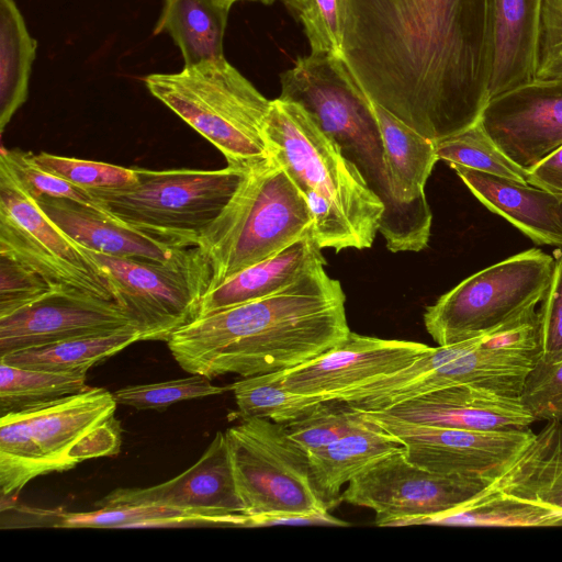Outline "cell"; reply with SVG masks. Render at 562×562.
I'll return each instance as SVG.
<instances>
[{"label":"cell","mask_w":562,"mask_h":562,"mask_svg":"<svg viewBox=\"0 0 562 562\" xmlns=\"http://www.w3.org/2000/svg\"><path fill=\"white\" fill-rule=\"evenodd\" d=\"M340 58L372 102L436 143L488 102V0H349Z\"/></svg>","instance_id":"obj_1"},{"label":"cell","mask_w":562,"mask_h":562,"mask_svg":"<svg viewBox=\"0 0 562 562\" xmlns=\"http://www.w3.org/2000/svg\"><path fill=\"white\" fill-rule=\"evenodd\" d=\"M345 302L340 282L319 266L274 294L194 318L167 345L186 372L209 379L286 370L349 334Z\"/></svg>","instance_id":"obj_2"},{"label":"cell","mask_w":562,"mask_h":562,"mask_svg":"<svg viewBox=\"0 0 562 562\" xmlns=\"http://www.w3.org/2000/svg\"><path fill=\"white\" fill-rule=\"evenodd\" d=\"M265 135L306 199L318 246L336 251L371 247L385 206L314 117L279 97L271 101Z\"/></svg>","instance_id":"obj_3"},{"label":"cell","mask_w":562,"mask_h":562,"mask_svg":"<svg viewBox=\"0 0 562 562\" xmlns=\"http://www.w3.org/2000/svg\"><path fill=\"white\" fill-rule=\"evenodd\" d=\"M280 82V98L299 103L314 117L383 202L385 214L379 233L386 247L393 252L424 249L430 229L394 199L372 101L344 60L330 54L311 52L283 71Z\"/></svg>","instance_id":"obj_4"},{"label":"cell","mask_w":562,"mask_h":562,"mask_svg":"<svg viewBox=\"0 0 562 562\" xmlns=\"http://www.w3.org/2000/svg\"><path fill=\"white\" fill-rule=\"evenodd\" d=\"M312 228L306 199L274 156L245 169L196 246L210 266L209 290L276 255Z\"/></svg>","instance_id":"obj_5"},{"label":"cell","mask_w":562,"mask_h":562,"mask_svg":"<svg viewBox=\"0 0 562 562\" xmlns=\"http://www.w3.org/2000/svg\"><path fill=\"white\" fill-rule=\"evenodd\" d=\"M143 81L157 100L215 146L227 165L247 169L273 157L265 135L271 101L225 57L150 74Z\"/></svg>","instance_id":"obj_6"},{"label":"cell","mask_w":562,"mask_h":562,"mask_svg":"<svg viewBox=\"0 0 562 562\" xmlns=\"http://www.w3.org/2000/svg\"><path fill=\"white\" fill-rule=\"evenodd\" d=\"M133 184L89 190L112 217L126 226L183 247H196L240 182L245 169L135 168Z\"/></svg>","instance_id":"obj_7"},{"label":"cell","mask_w":562,"mask_h":562,"mask_svg":"<svg viewBox=\"0 0 562 562\" xmlns=\"http://www.w3.org/2000/svg\"><path fill=\"white\" fill-rule=\"evenodd\" d=\"M554 258L531 248L490 266L442 294L424 313L438 346L485 335L524 315L542 300Z\"/></svg>","instance_id":"obj_8"},{"label":"cell","mask_w":562,"mask_h":562,"mask_svg":"<svg viewBox=\"0 0 562 562\" xmlns=\"http://www.w3.org/2000/svg\"><path fill=\"white\" fill-rule=\"evenodd\" d=\"M225 436L248 515L328 513L312 483L308 454L288 436L283 424L244 418Z\"/></svg>","instance_id":"obj_9"},{"label":"cell","mask_w":562,"mask_h":562,"mask_svg":"<svg viewBox=\"0 0 562 562\" xmlns=\"http://www.w3.org/2000/svg\"><path fill=\"white\" fill-rule=\"evenodd\" d=\"M0 252L36 271L54 291L114 301L101 266L44 213L0 161Z\"/></svg>","instance_id":"obj_10"},{"label":"cell","mask_w":562,"mask_h":562,"mask_svg":"<svg viewBox=\"0 0 562 562\" xmlns=\"http://www.w3.org/2000/svg\"><path fill=\"white\" fill-rule=\"evenodd\" d=\"M88 251L106 274L114 301L138 329L140 340L167 342L196 317L210 288V266L199 248L186 259L166 263Z\"/></svg>","instance_id":"obj_11"},{"label":"cell","mask_w":562,"mask_h":562,"mask_svg":"<svg viewBox=\"0 0 562 562\" xmlns=\"http://www.w3.org/2000/svg\"><path fill=\"white\" fill-rule=\"evenodd\" d=\"M483 337L429 347L402 370L326 400L345 401L363 411H383L453 385L469 384L499 392L509 380L512 366L504 352L481 347Z\"/></svg>","instance_id":"obj_12"},{"label":"cell","mask_w":562,"mask_h":562,"mask_svg":"<svg viewBox=\"0 0 562 562\" xmlns=\"http://www.w3.org/2000/svg\"><path fill=\"white\" fill-rule=\"evenodd\" d=\"M487 487L482 482L429 471L400 452L353 477L340 499L373 509L378 526H408L450 512Z\"/></svg>","instance_id":"obj_13"},{"label":"cell","mask_w":562,"mask_h":562,"mask_svg":"<svg viewBox=\"0 0 562 562\" xmlns=\"http://www.w3.org/2000/svg\"><path fill=\"white\" fill-rule=\"evenodd\" d=\"M405 447L406 459L440 474L493 484L531 441L529 428L467 430L411 423L366 411Z\"/></svg>","instance_id":"obj_14"},{"label":"cell","mask_w":562,"mask_h":562,"mask_svg":"<svg viewBox=\"0 0 562 562\" xmlns=\"http://www.w3.org/2000/svg\"><path fill=\"white\" fill-rule=\"evenodd\" d=\"M113 393L101 387L19 411L30 436L50 472L115 456L121 448V425Z\"/></svg>","instance_id":"obj_15"},{"label":"cell","mask_w":562,"mask_h":562,"mask_svg":"<svg viewBox=\"0 0 562 562\" xmlns=\"http://www.w3.org/2000/svg\"><path fill=\"white\" fill-rule=\"evenodd\" d=\"M157 504L214 518L220 526L245 527L246 509L239 497L225 432L217 431L200 459L171 480L149 486L116 488L95 503Z\"/></svg>","instance_id":"obj_16"},{"label":"cell","mask_w":562,"mask_h":562,"mask_svg":"<svg viewBox=\"0 0 562 562\" xmlns=\"http://www.w3.org/2000/svg\"><path fill=\"white\" fill-rule=\"evenodd\" d=\"M481 121L512 160L530 169L562 146V79H532L492 98Z\"/></svg>","instance_id":"obj_17"},{"label":"cell","mask_w":562,"mask_h":562,"mask_svg":"<svg viewBox=\"0 0 562 562\" xmlns=\"http://www.w3.org/2000/svg\"><path fill=\"white\" fill-rule=\"evenodd\" d=\"M429 346L382 339L352 331L338 344L296 367L282 370L283 384L292 392L321 396L359 387L402 370Z\"/></svg>","instance_id":"obj_18"},{"label":"cell","mask_w":562,"mask_h":562,"mask_svg":"<svg viewBox=\"0 0 562 562\" xmlns=\"http://www.w3.org/2000/svg\"><path fill=\"white\" fill-rule=\"evenodd\" d=\"M130 327L135 325L115 301L53 291L36 303L0 318V356Z\"/></svg>","instance_id":"obj_19"},{"label":"cell","mask_w":562,"mask_h":562,"mask_svg":"<svg viewBox=\"0 0 562 562\" xmlns=\"http://www.w3.org/2000/svg\"><path fill=\"white\" fill-rule=\"evenodd\" d=\"M383 412L411 423L483 431L522 429L535 422L520 397L469 384L423 394Z\"/></svg>","instance_id":"obj_20"},{"label":"cell","mask_w":562,"mask_h":562,"mask_svg":"<svg viewBox=\"0 0 562 562\" xmlns=\"http://www.w3.org/2000/svg\"><path fill=\"white\" fill-rule=\"evenodd\" d=\"M44 213L82 247L121 258L173 262L190 257L198 247H183L136 231L110 214L64 198L36 200Z\"/></svg>","instance_id":"obj_21"},{"label":"cell","mask_w":562,"mask_h":562,"mask_svg":"<svg viewBox=\"0 0 562 562\" xmlns=\"http://www.w3.org/2000/svg\"><path fill=\"white\" fill-rule=\"evenodd\" d=\"M450 167L488 210L506 218L535 243L562 247V195L461 165Z\"/></svg>","instance_id":"obj_22"},{"label":"cell","mask_w":562,"mask_h":562,"mask_svg":"<svg viewBox=\"0 0 562 562\" xmlns=\"http://www.w3.org/2000/svg\"><path fill=\"white\" fill-rule=\"evenodd\" d=\"M381 133L387 177L394 199L424 227H431L425 186L438 161L435 142L420 135L381 105L372 102Z\"/></svg>","instance_id":"obj_23"},{"label":"cell","mask_w":562,"mask_h":562,"mask_svg":"<svg viewBox=\"0 0 562 562\" xmlns=\"http://www.w3.org/2000/svg\"><path fill=\"white\" fill-rule=\"evenodd\" d=\"M325 265L312 228L276 255L207 290L201 299L195 318L274 294L314 268Z\"/></svg>","instance_id":"obj_24"},{"label":"cell","mask_w":562,"mask_h":562,"mask_svg":"<svg viewBox=\"0 0 562 562\" xmlns=\"http://www.w3.org/2000/svg\"><path fill=\"white\" fill-rule=\"evenodd\" d=\"M539 0H488V101L533 79Z\"/></svg>","instance_id":"obj_25"},{"label":"cell","mask_w":562,"mask_h":562,"mask_svg":"<svg viewBox=\"0 0 562 562\" xmlns=\"http://www.w3.org/2000/svg\"><path fill=\"white\" fill-rule=\"evenodd\" d=\"M367 417L360 427L308 456L312 483L328 509L340 499L342 485L380 460L405 452L394 435Z\"/></svg>","instance_id":"obj_26"},{"label":"cell","mask_w":562,"mask_h":562,"mask_svg":"<svg viewBox=\"0 0 562 562\" xmlns=\"http://www.w3.org/2000/svg\"><path fill=\"white\" fill-rule=\"evenodd\" d=\"M229 11L213 0H164L153 34H168L184 66L224 57L223 40Z\"/></svg>","instance_id":"obj_27"},{"label":"cell","mask_w":562,"mask_h":562,"mask_svg":"<svg viewBox=\"0 0 562 562\" xmlns=\"http://www.w3.org/2000/svg\"><path fill=\"white\" fill-rule=\"evenodd\" d=\"M37 42L14 0H0V133L24 104Z\"/></svg>","instance_id":"obj_28"},{"label":"cell","mask_w":562,"mask_h":562,"mask_svg":"<svg viewBox=\"0 0 562 562\" xmlns=\"http://www.w3.org/2000/svg\"><path fill=\"white\" fill-rule=\"evenodd\" d=\"M139 340L138 329L130 327L110 334L70 338L21 349L0 356V361L37 370L88 372L94 364Z\"/></svg>","instance_id":"obj_29"},{"label":"cell","mask_w":562,"mask_h":562,"mask_svg":"<svg viewBox=\"0 0 562 562\" xmlns=\"http://www.w3.org/2000/svg\"><path fill=\"white\" fill-rule=\"evenodd\" d=\"M561 470L562 423L550 420L488 487L541 504Z\"/></svg>","instance_id":"obj_30"},{"label":"cell","mask_w":562,"mask_h":562,"mask_svg":"<svg viewBox=\"0 0 562 562\" xmlns=\"http://www.w3.org/2000/svg\"><path fill=\"white\" fill-rule=\"evenodd\" d=\"M418 525L552 527L562 526V512L487 487L470 502Z\"/></svg>","instance_id":"obj_31"},{"label":"cell","mask_w":562,"mask_h":562,"mask_svg":"<svg viewBox=\"0 0 562 562\" xmlns=\"http://www.w3.org/2000/svg\"><path fill=\"white\" fill-rule=\"evenodd\" d=\"M59 528H172L220 526L209 516L157 504H120L92 512H49Z\"/></svg>","instance_id":"obj_32"},{"label":"cell","mask_w":562,"mask_h":562,"mask_svg":"<svg viewBox=\"0 0 562 562\" xmlns=\"http://www.w3.org/2000/svg\"><path fill=\"white\" fill-rule=\"evenodd\" d=\"M282 379L281 370L246 376L231 384L239 416L243 419L257 417L288 424L325 401L321 396L290 391Z\"/></svg>","instance_id":"obj_33"},{"label":"cell","mask_w":562,"mask_h":562,"mask_svg":"<svg viewBox=\"0 0 562 562\" xmlns=\"http://www.w3.org/2000/svg\"><path fill=\"white\" fill-rule=\"evenodd\" d=\"M87 372H57L0 361V413L38 406L87 390Z\"/></svg>","instance_id":"obj_34"},{"label":"cell","mask_w":562,"mask_h":562,"mask_svg":"<svg viewBox=\"0 0 562 562\" xmlns=\"http://www.w3.org/2000/svg\"><path fill=\"white\" fill-rule=\"evenodd\" d=\"M436 144L438 160L528 183V170L512 160L492 139L481 119Z\"/></svg>","instance_id":"obj_35"},{"label":"cell","mask_w":562,"mask_h":562,"mask_svg":"<svg viewBox=\"0 0 562 562\" xmlns=\"http://www.w3.org/2000/svg\"><path fill=\"white\" fill-rule=\"evenodd\" d=\"M50 473L19 412L0 418V492L13 498L33 479Z\"/></svg>","instance_id":"obj_36"},{"label":"cell","mask_w":562,"mask_h":562,"mask_svg":"<svg viewBox=\"0 0 562 562\" xmlns=\"http://www.w3.org/2000/svg\"><path fill=\"white\" fill-rule=\"evenodd\" d=\"M367 419L366 411L345 401L328 400L283 425L288 436L310 456L360 427Z\"/></svg>","instance_id":"obj_37"},{"label":"cell","mask_w":562,"mask_h":562,"mask_svg":"<svg viewBox=\"0 0 562 562\" xmlns=\"http://www.w3.org/2000/svg\"><path fill=\"white\" fill-rule=\"evenodd\" d=\"M229 386H218L199 374L159 383L127 385L113 393L117 404L136 409L162 411L181 401L223 394Z\"/></svg>","instance_id":"obj_38"},{"label":"cell","mask_w":562,"mask_h":562,"mask_svg":"<svg viewBox=\"0 0 562 562\" xmlns=\"http://www.w3.org/2000/svg\"><path fill=\"white\" fill-rule=\"evenodd\" d=\"M0 161L10 169L24 190L35 200L64 198L106 213L86 189L42 169L35 162L31 151L20 148L7 149L2 146Z\"/></svg>","instance_id":"obj_39"},{"label":"cell","mask_w":562,"mask_h":562,"mask_svg":"<svg viewBox=\"0 0 562 562\" xmlns=\"http://www.w3.org/2000/svg\"><path fill=\"white\" fill-rule=\"evenodd\" d=\"M33 158L42 169L87 191L120 188L137 181L135 168L48 153L33 154Z\"/></svg>","instance_id":"obj_40"},{"label":"cell","mask_w":562,"mask_h":562,"mask_svg":"<svg viewBox=\"0 0 562 562\" xmlns=\"http://www.w3.org/2000/svg\"><path fill=\"white\" fill-rule=\"evenodd\" d=\"M349 0H308L299 12L312 53L341 57Z\"/></svg>","instance_id":"obj_41"},{"label":"cell","mask_w":562,"mask_h":562,"mask_svg":"<svg viewBox=\"0 0 562 562\" xmlns=\"http://www.w3.org/2000/svg\"><path fill=\"white\" fill-rule=\"evenodd\" d=\"M533 79H562V0H539Z\"/></svg>","instance_id":"obj_42"},{"label":"cell","mask_w":562,"mask_h":562,"mask_svg":"<svg viewBox=\"0 0 562 562\" xmlns=\"http://www.w3.org/2000/svg\"><path fill=\"white\" fill-rule=\"evenodd\" d=\"M53 291L36 271L0 252V318L36 303Z\"/></svg>","instance_id":"obj_43"},{"label":"cell","mask_w":562,"mask_h":562,"mask_svg":"<svg viewBox=\"0 0 562 562\" xmlns=\"http://www.w3.org/2000/svg\"><path fill=\"white\" fill-rule=\"evenodd\" d=\"M520 401L535 420H561L562 360H538L525 379Z\"/></svg>","instance_id":"obj_44"},{"label":"cell","mask_w":562,"mask_h":562,"mask_svg":"<svg viewBox=\"0 0 562 562\" xmlns=\"http://www.w3.org/2000/svg\"><path fill=\"white\" fill-rule=\"evenodd\" d=\"M554 268L550 284L540 301L538 313L539 359L543 362L562 360V248L553 256Z\"/></svg>","instance_id":"obj_45"},{"label":"cell","mask_w":562,"mask_h":562,"mask_svg":"<svg viewBox=\"0 0 562 562\" xmlns=\"http://www.w3.org/2000/svg\"><path fill=\"white\" fill-rule=\"evenodd\" d=\"M481 346L539 356V327L536 308L484 335Z\"/></svg>","instance_id":"obj_46"},{"label":"cell","mask_w":562,"mask_h":562,"mask_svg":"<svg viewBox=\"0 0 562 562\" xmlns=\"http://www.w3.org/2000/svg\"><path fill=\"white\" fill-rule=\"evenodd\" d=\"M528 183L562 195V146L528 169Z\"/></svg>","instance_id":"obj_47"},{"label":"cell","mask_w":562,"mask_h":562,"mask_svg":"<svg viewBox=\"0 0 562 562\" xmlns=\"http://www.w3.org/2000/svg\"><path fill=\"white\" fill-rule=\"evenodd\" d=\"M541 504L562 512V470L542 498Z\"/></svg>","instance_id":"obj_48"},{"label":"cell","mask_w":562,"mask_h":562,"mask_svg":"<svg viewBox=\"0 0 562 562\" xmlns=\"http://www.w3.org/2000/svg\"><path fill=\"white\" fill-rule=\"evenodd\" d=\"M213 1H215L220 7L229 11L232 5L235 2L241 1V0H213ZM249 1H259L263 4H271V3H273L274 0H249Z\"/></svg>","instance_id":"obj_49"},{"label":"cell","mask_w":562,"mask_h":562,"mask_svg":"<svg viewBox=\"0 0 562 562\" xmlns=\"http://www.w3.org/2000/svg\"><path fill=\"white\" fill-rule=\"evenodd\" d=\"M285 1L288 2L289 5H291L299 12L301 10H303L308 3V0H285Z\"/></svg>","instance_id":"obj_50"},{"label":"cell","mask_w":562,"mask_h":562,"mask_svg":"<svg viewBox=\"0 0 562 562\" xmlns=\"http://www.w3.org/2000/svg\"><path fill=\"white\" fill-rule=\"evenodd\" d=\"M560 216H561V220H562V198H561V202H560Z\"/></svg>","instance_id":"obj_51"}]
</instances>
